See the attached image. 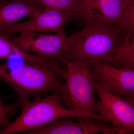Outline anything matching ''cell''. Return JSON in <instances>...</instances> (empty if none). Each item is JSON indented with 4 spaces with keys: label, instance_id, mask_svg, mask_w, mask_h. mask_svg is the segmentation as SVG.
<instances>
[{
    "label": "cell",
    "instance_id": "obj_9",
    "mask_svg": "<svg viewBox=\"0 0 134 134\" xmlns=\"http://www.w3.org/2000/svg\"><path fill=\"white\" fill-rule=\"evenodd\" d=\"M78 122H74L69 117L56 119L38 129L24 132L25 134H119L114 128L109 127L104 121L89 117L75 118Z\"/></svg>",
    "mask_w": 134,
    "mask_h": 134
},
{
    "label": "cell",
    "instance_id": "obj_3",
    "mask_svg": "<svg viewBox=\"0 0 134 134\" xmlns=\"http://www.w3.org/2000/svg\"><path fill=\"white\" fill-rule=\"evenodd\" d=\"M59 76L54 69L39 63L25 61L12 69L6 63L0 64V81L14 89L20 106L30 101L32 96L53 92L60 80Z\"/></svg>",
    "mask_w": 134,
    "mask_h": 134
},
{
    "label": "cell",
    "instance_id": "obj_18",
    "mask_svg": "<svg viewBox=\"0 0 134 134\" xmlns=\"http://www.w3.org/2000/svg\"><path fill=\"white\" fill-rule=\"evenodd\" d=\"M126 1H132V0H126Z\"/></svg>",
    "mask_w": 134,
    "mask_h": 134
},
{
    "label": "cell",
    "instance_id": "obj_2",
    "mask_svg": "<svg viewBox=\"0 0 134 134\" xmlns=\"http://www.w3.org/2000/svg\"><path fill=\"white\" fill-rule=\"evenodd\" d=\"M37 95L32 102L21 105L22 112L14 121L0 131V134H16L38 129L56 119L86 117L103 120L99 115L65 108L57 91L41 98Z\"/></svg>",
    "mask_w": 134,
    "mask_h": 134
},
{
    "label": "cell",
    "instance_id": "obj_5",
    "mask_svg": "<svg viewBox=\"0 0 134 134\" xmlns=\"http://www.w3.org/2000/svg\"><path fill=\"white\" fill-rule=\"evenodd\" d=\"M94 91L98 95L97 109L99 115L110 122L119 134L134 133V104L108 91L98 81H93Z\"/></svg>",
    "mask_w": 134,
    "mask_h": 134
},
{
    "label": "cell",
    "instance_id": "obj_11",
    "mask_svg": "<svg viewBox=\"0 0 134 134\" xmlns=\"http://www.w3.org/2000/svg\"><path fill=\"white\" fill-rule=\"evenodd\" d=\"M44 8L24 0L0 2V27L13 24L25 17L40 12Z\"/></svg>",
    "mask_w": 134,
    "mask_h": 134
},
{
    "label": "cell",
    "instance_id": "obj_17",
    "mask_svg": "<svg viewBox=\"0 0 134 134\" xmlns=\"http://www.w3.org/2000/svg\"><path fill=\"white\" fill-rule=\"evenodd\" d=\"M7 1V0H0V2H3Z\"/></svg>",
    "mask_w": 134,
    "mask_h": 134
},
{
    "label": "cell",
    "instance_id": "obj_15",
    "mask_svg": "<svg viewBox=\"0 0 134 134\" xmlns=\"http://www.w3.org/2000/svg\"><path fill=\"white\" fill-rule=\"evenodd\" d=\"M11 36L10 34H0V61L10 59L14 53L23 59L26 57V53L20 51L10 42Z\"/></svg>",
    "mask_w": 134,
    "mask_h": 134
},
{
    "label": "cell",
    "instance_id": "obj_14",
    "mask_svg": "<svg viewBox=\"0 0 134 134\" xmlns=\"http://www.w3.org/2000/svg\"><path fill=\"white\" fill-rule=\"evenodd\" d=\"M116 24L124 33L131 37L134 34V1L124 0L122 11L116 21Z\"/></svg>",
    "mask_w": 134,
    "mask_h": 134
},
{
    "label": "cell",
    "instance_id": "obj_6",
    "mask_svg": "<svg viewBox=\"0 0 134 134\" xmlns=\"http://www.w3.org/2000/svg\"><path fill=\"white\" fill-rule=\"evenodd\" d=\"M74 17L58 9L45 8L30 16L29 20L0 27V34L12 35L25 32L65 33V26Z\"/></svg>",
    "mask_w": 134,
    "mask_h": 134
},
{
    "label": "cell",
    "instance_id": "obj_7",
    "mask_svg": "<svg viewBox=\"0 0 134 134\" xmlns=\"http://www.w3.org/2000/svg\"><path fill=\"white\" fill-rule=\"evenodd\" d=\"M89 62L94 80L110 93L134 104V69L116 68L96 61Z\"/></svg>",
    "mask_w": 134,
    "mask_h": 134
},
{
    "label": "cell",
    "instance_id": "obj_1",
    "mask_svg": "<svg viewBox=\"0 0 134 134\" xmlns=\"http://www.w3.org/2000/svg\"><path fill=\"white\" fill-rule=\"evenodd\" d=\"M83 24L80 31L68 37L66 49L59 59L65 64L82 61L104 63L126 36L115 24L91 21Z\"/></svg>",
    "mask_w": 134,
    "mask_h": 134
},
{
    "label": "cell",
    "instance_id": "obj_16",
    "mask_svg": "<svg viewBox=\"0 0 134 134\" xmlns=\"http://www.w3.org/2000/svg\"><path fill=\"white\" fill-rule=\"evenodd\" d=\"M20 107L19 102L16 101L14 104L5 105L0 97V129L2 130L8 126L11 123L8 117L12 115Z\"/></svg>",
    "mask_w": 134,
    "mask_h": 134
},
{
    "label": "cell",
    "instance_id": "obj_10",
    "mask_svg": "<svg viewBox=\"0 0 134 134\" xmlns=\"http://www.w3.org/2000/svg\"><path fill=\"white\" fill-rule=\"evenodd\" d=\"M124 4V0H82L77 19L83 23L99 21L116 24Z\"/></svg>",
    "mask_w": 134,
    "mask_h": 134
},
{
    "label": "cell",
    "instance_id": "obj_4",
    "mask_svg": "<svg viewBox=\"0 0 134 134\" xmlns=\"http://www.w3.org/2000/svg\"><path fill=\"white\" fill-rule=\"evenodd\" d=\"M66 82L60 80L54 86L62 102L69 109L99 115L94 94L93 73L89 62L67 63Z\"/></svg>",
    "mask_w": 134,
    "mask_h": 134
},
{
    "label": "cell",
    "instance_id": "obj_12",
    "mask_svg": "<svg viewBox=\"0 0 134 134\" xmlns=\"http://www.w3.org/2000/svg\"><path fill=\"white\" fill-rule=\"evenodd\" d=\"M103 63L116 68L134 69V37L127 35L110 51Z\"/></svg>",
    "mask_w": 134,
    "mask_h": 134
},
{
    "label": "cell",
    "instance_id": "obj_8",
    "mask_svg": "<svg viewBox=\"0 0 134 134\" xmlns=\"http://www.w3.org/2000/svg\"><path fill=\"white\" fill-rule=\"evenodd\" d=\"M19 36L10 37V42L23 52L35 53L45 58L59 59L61 53L66 50L68 37L65 33L42 34L27 31Z\"/></svg>",
    "mask_w": 134,
    "mask_h": 134
},
{
    "label": "cell",
    "instance_id": "obj_13",
    "mask_svg": "<svg viewBox=\"0 0 134 134\" xmlns=\"http://www.w3.org/2000/svg\"><path fill=\"white\" fill-rule=\"evenodd\" d=\"M45 8L58 9L77 17V12L81 0H24Z\"/></svg>",
    "mask_w": 134,
    "mask_h": 134
}]
</instances>
